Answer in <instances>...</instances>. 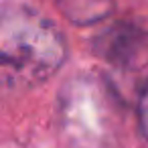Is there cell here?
Masks as SVG:
<instances>
[{
  "mask_svg": "<svg viewBox=\"0 0 148 148\" xmlns=\"http://www.w3.org/2000/svg\"><path fill=\"white\" fill-rule=\"evenodd\" d=\"M138 124H140V132L144 138H148V83L140 95L138 101Z\"/></svg>",
  "mask_w": 148,
  "mask_h": 148,
  "instance_id": "5",
  "label": "cell"
},
{
  "mask_svg": "<svg viewBox=\"0 0 148 148\" xmlns=\"http://www.w3.org/2000/svg\"><path fill=\"white\" fill-rule=\"evenodd\" d=\"M59 118L63 134L77 148H108L118 134L122 106L103 77L81 73L61 89Z\"/></svg>",
  "mask_w": 148,
  "mask_h": 148,
  "instance_id": "2",
  "label": "cell"
},
{
  "mask_svg": "<svg viewBox=\"0 0 148 148\" xmlns=\"http://www.w3.org/2000/svg\"><path fill=\"white\" fill-rule=\"evenodd\" d=\"M59 29L21 0H0V87L25 91L53 77L65 61Z\"/></svg>",
  "mask_w": 148,
  "mask_h": 148,
  "instance_id": "1",
  "label": "cell"
},
{
  "mask_svg": "<svg viewBox=\"0 0 148 148\" xmlns=\"http://www.w3.org/2000/svg\"><path fill=\"white\" fill-rule=\"evenodd\" d=\"M57 8L73 25H93L103 21L114 10V0H55Z\"/></svg>",
  "mask_w": 148,
  "mask_h": 148,
  "instance_id": "4",
  "label": "cell"
},
{
  "mask_svg": "<svg viewBox=\"0 0 148 148\" xmlns=\"http://www.w3.org/2000/svg\"><path fill=\"white\" fill-rule=\"evenodd\" d=\"M93 51L112 67L138 71L148 65V33L130 23H116L95 37Z\"/></svg>",
  "mask_w": 148,
  "mask_h": 148,
  "instance_id": "3",
  "label": "cell"
}]
</instances>
